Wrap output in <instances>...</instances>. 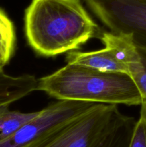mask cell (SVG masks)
Instances as JSON below:
<instances>
[{"mask_svg": "<svg viewBox=\"0 0 146 147\" xmlns=\"http://www.w3.org/2000/svg\"><path fill=\"white\" fill-rule=\"evenodd\" d=\"M138 49L141 60V66L137 72L132 75L130 77L134 80L137 86L142 99H146V50L143 49Z\"/></svg>", "mask_w": 146, "mask_h": 147, "instance_id": "7c38bea8", "label": "cell"}, {"mask_svg": "<svg viewBox=\"0 0 146 147\" xmlns=\"http://www.w3.org/2000/svg\"><path fill=\"white\" fill-rule=\"evenodd\" d=\"M37 90L58 100L113 106L142 103L141 94L129 75L103 73L74 64L39 79Z\"/></svg>", "mask_w": 146, "mask_h": 147, "instance_id": "7a4b0ae2", "label": "cell"}, {"mask_svg": "<svg viewBox=\"0 0 146 147\" xmlns=\"http://www.w3.org/2000/svg\"><path fill=\"white\" fill-rule=\"evenodd\" d=\"M140 1H146V0H140Z\"/></svg>", "mask_w": 146, "mask_h": 147, "instance_id": "2e32d148", "label": "cell"}, {"mask_svg": "<svg viewBox=\"0 0 146 147\" xmlns=\"http://www.w3.org/2000/svg\"><path fill=\"white\" fill-rule=\"evenodd\" d=\"M1 71H4V69L1 68V67H0V72H1Z\"/></svg>", "mask_w": 146, "mask_h": 147, "instance_id": "9a60e30c", "label": "cell"}, {"mask_svg": "<svg viewBox=\"0 0 146 147\" xmlns=\"http://www.w3.org/2000/svg\"><path fill=\"white\" fill-rule=\"evenodd\" d=\"M140 119H143L146 123V99H142V103L140 104Z\"/></svg>", "mask_w": 146, "mask_h": 147, "instance_id": "5bb4252c", "label": "cell"}, {"mask_svg": "<svg viewBox=\"0 0 146 147\" xmlns=\"http://www.w3.org/2000/svg\"><path fill=\"white\" fill-rule=\"evenodd\" d=\"M38 80L31 75L11 76L0 72V108L9 106L37 90Z\"/></svg>", "mask_w": 146, "mask_h": 147, "instance_id": "ba28073f", "label": "cell"}, {"mask_svg": "<svg viewBox=\"0 0 146 147\" xmlns=\"http://www.w3.org/2000/svg\"><path fill=\"white\" fill-rule=\"evenodd\" d=\"M121 116L117 106L96 104L30 147H94Z\"/></svg>", "mask_w": 146, "mask_h": 147, "instance_id": "3957f363", "label": "cell"}, {"mask_svg": "<svg viewBox=\"0 0 146 147\" xmlns=\"http://www.w3.org/2000/svg\"><path fill=\"white\" fill-rule=\"evenodd\" d=\"M135 123L133 118L123 114L94 147H127Z\"/></svg>", "mask_w": 146, "mask_h": 147, "instance_id": "9c48e42d", "label": "cell"}, {"mask_svg": "<svg viewBox=\"0 0 146 147\" xmlns=\"http://www.w3.org/2000/svg\"><path fill=\"white\" fill-rule=\"evenodd\" d=\"M67 64H74L88 67L103 73H126L125 69L115 60L109 50L104 47L101 50L90 52L78 50L67 53ZM128 75V74H127Z\"/></svg>", "mask_w": 146, "mask_h": 147, "instance_id": "52a82bcc", "label": "cell"}, {"mask_svg": "<svg viewBox=\"0 0 146 147\" xmlns=\"http://www.w3.org/2000/svg\"><path fill=\"white\" fill-rule=\"evenodd\" d=\"M99 40L124 67L127 74L131 76L139 70L141 66L140 53L131 36L103 31Z\"/></svg>", "mask_w": 146, "mask_h": 147, "instance_id": "8992f818", "label": "cell"}, {"mask_svg": "<svg viewBox=\"0 0 146 147\" xmlns=\"http://www.w3.org/2000/svg\"><path fill=\"white\" fill-rule=\"evenodd\" d=\"M90 11L114 34L130 35L137 48L146 50V1L84 0Z\"/></svg>", "mask_w": 146, "mask_h": 147, "instance_id": "277c9868", "label": "cell"}, {"mask_svg": "<svg viewBox=\"0 0 146 147\" xmlns=\"http://www.w3.org/2000/svg\"><path fill=\"white\" fill-rule=\"evenodd\" d=\"M24 20L28 44L47 57L78 50L103 32L81 0H32Z\"/></svg>", "mask_w": 146, "mask_h": 147, "instance_id": "6da1fadb", "label": "cell"}, {"mask_svg": "<svg viewBox=\"0 0 146 147\" xmlns=\"http://www.w3.org/2000/svg\"><path fill=\"white\" fill-rule=\"evenodd\" d=\"M127 147H146V123L140 118L136 121Z\"/></svg>", "mask_w": 146, "mask_h": 147, "instance_id": "4fadbf2b", "label": "cell"}, {"mask_svg": "<svg viewBox=\"0 0 146 147\" xmlns=\"http://www.w3.org/2000/svg\"><path fill=\"white\" fill-rule=\"evenodd\" d=\"M8 107L0 108V140L14 134L40 113V111L32 113L12 111L9 110Z\"/></svg>", "mask_w": 146, "mask_h": 147, "instance_id": "30bf717a", "label": "cell"}, {"mask_svg": "<svg viewBox=\"0 0 146 147\" xmlns=\"http://www.w3.org/2000/svg\"><path fill=\"white\" fill-rule=\"evenodd\" d=\"M16 45V33L11 20L0 9V67L9 63L14 55Z\"/></svg>", "mask_w": 146, "mask_h": 147, "instance_id": "8fae6325", "label": "cell"}, {"mask_svg": "<svg viewBox=\"0 0 146 147\" xmlns=\"http://www.w3.org/2000/svg\"><path fill=\"white\" fill-rule=\"evenodd\" d=\"M97 103L59 100L40 111L38 116L16 133L0 140V147H30L66 123L91 110Z\"/></svg>", "mask_w": 146, "mask_h": 147, "instance_id": "5b68a950", "label": "cell"}]
</instances>
